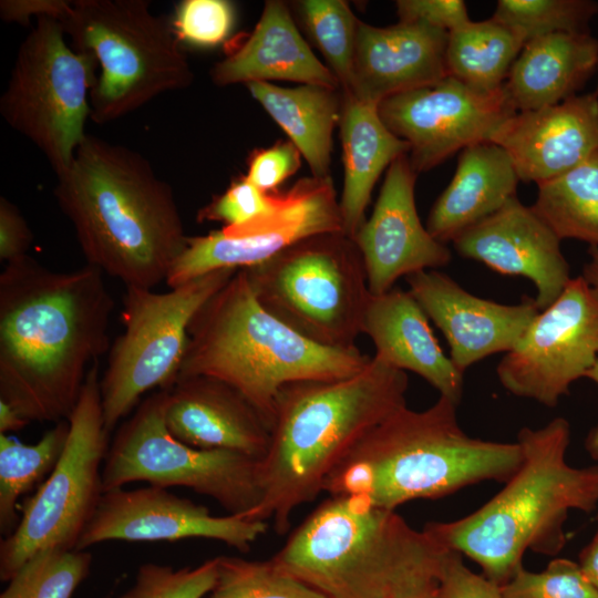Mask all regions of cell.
I'll use <instances>...</instances> for the list:
<instances>
[{
    "label": "cell",
    "mask_w": 598,
    "mask_h": 598,
    "mask_svg": "<svg viewBox=\"0 0 598 598\" xmlns=\"http://www.w3.org/2000/svg\"><path fill=\"white\" fill-rule=\"evenodd\" d=\"M89 264L52 270L25 255L0 275V399L29 422L68 421L109 349L114 300Z\"/></svg>",
    "instance_id": "cell-1"
},
{
    "label": "cell",
    "mask_w": 598,
    "mask_h": 598,
    "mask_svg": "<svg viewBox=\"0 0 598 598\" xmlns=\"http://www.w3.org/2000/svg\"><path fill=\"white\" fill-rule=\"evenodd\" d=\"M56 179V203L89 265L125 287L166 281L188 236L172 187L144 156L86 134Z\"/></svg>",
    "instance_id": "cell-2"
},
{
    "label": "cell",
    "mask_w": 598,
    "mask_h": 598,
    "mask_svg": "<svg viewBox=\"0 0 598 598\" xmlns=\"http://www.w3.org/2000/svg\"><path fill=\"white\" fill-rule=\"evenodd\" d=\"M409 379L377 355L353 375L285 385L275 402L270 444L259 461L262 497L249 518L288 532L340 461L374 426L406 406Z\"/></svg>",
    "instance_id": "cell-3"
},
{
    "label": "cell",
    "mask_w": 598,
    "mask_h": 598,
    "mask_svg": "<svg viewBox=\"0 0 598 598\" xmlns=\"http://www.w3.org/2000/svg\"><path fill=\"white\" fill-rule=\"evenodd\" d=\"M516 442L522 463L498 493L464 517L424 526L440 545L467 556L498 586L523 567L527 550L559 554L567 542L569 512L590 513L598 505V465L574 467L566 461V419L523 427Z\"/></svg>",
    "instance_id": "cell-4"
},
{
    "label": "cell",
    "mask_w": 598,
    "mask_h": 598,
    "mask_svg": "<svg viewBox=\"0 0 598 598\" xmlns=\"http://www.w3.org/2000/svg\"><path fill=\"white\" fill-rule=\"evenodd\" d=\"M457 406L440 395L426 410L394 412L340 461L323 492L395 511L484 481L505 483L522 463L519 444L467 435L457 422Z\"/></svg>",
    "instance_id": "cell-5"
},
{
    "label": "cell",
    "mask_w": 598,
    "mask_h": 598,
    "mask_svg": "<svg viewBox=\"0 0 598 598\" xmlns=\"http://www.w3.org/2000/svg\"><path fill=\"white\" fill-rule=\"evenodd\" d=\"M447 553L395 511L329 496L271 559L326 598H400L437 587Z\"/></svg>",
    "instance_id": "cell-6"
},
{
    "label": "cell",
    "mask_w": 598,
    "mask_h": 598,
    "mask_svg": "<svg viewBox=\"0 0 598 598\" xmlns=\"http://www.w3.org/2000/svg\"><path fill=\"white\" fill-rule=\"evenodd\" d=\"M187 333L177 378L204 375L229 384L269 430L285 385L347 378L371 359L357 347L320 346L275 318L257 301L244 269L203 305Z\"/></svg>",
    "instance_id": "cell-7"
},
{
    "label": "cell",
    "mask_w": 598,
    "mask_h": 598,
    "mask_svg": "<svg viewBox=\"0 0 598 598\" xmlns=\"http://www.w3.org/2000/svg\"><path fill=\"white\" fill-rule=\"evenodd\" d=\"M60 22L72 47L100 69L90 94L95 123L118 120L193 83L179 40L148 1L76 0Z\"/></svg>",
    "instance_id": "cell-8"
},
{
    "label": "cell",
    "mask_w": 598,
    "mask_h": 598,
    "mask_svg": "<svg viewBox=\"0 0 598 598\" xmlns=\"http://www.w3.org/2000/svg\"><path fill=\"white\" fill-rule=\"evenodd\" d=\"M244 270L257 301L286 326L323 347L355 348L370 292L352 238L317 234Z\"/></svg>",
    "instance_id": "cell-9"
},
{
    "label": "cell",
    "mask_w": 598,
    "mask_h": 598,
    "mask_svg": "<svg viewBox=\"0 0 598 598\" xmlns=\"http://www.w3.org/2000/svg\"><path fill=\"white\" fill-rule=\"evenodd\" d=\"M167 389L144 399L115 434L102 468L103 493L134 482L186 487L228 514L248 517L262 497L259 461L227 450L187 445L168 431Z\"/></svg>",
    "instance_id": "cell-10"
},
{
    "label": "cell",
    "mask_w": 598,
    "mask_h": 598,
    "mask_svg": "<svg viewBox=\"0 0 598 598\" xmlns=\"http://www.w3.org/2000/svg\"><path fill=\"white\" fill-rule=\"evenodd\" d=\"M65 35L60 21L39 18L0 99L3 120L43 153L56 176L70 167L86 136L96 79L93 58L70 47Z\"/></svg>",
    "instance_id": "cell-11"
},
{
    "label": "cell",
    "mask_w": 598,
    "mask_h": 598,
    "mask_svg": "<svg viewBox=\"0 0 598 598\" xmlns=\"http://www.w3.org/2000/svg\"><path fill=\"white\" fill-rule=\"evenodd\" d=\"M238 270H214L166 292L126 287L124 330L111 347L100 378L101 408L109 433L131 413L143 394L173 385L192 319Z\"/></svg>",
    "instance_id": "cell-12"
},
{
    "label": "cell",
    "mask_w": 598,
    "mask_h": 598,
    "mask_svg": "<svg viewBox=\"0 0 598 598\" xmlns=\"http://www.w3.org/2000/svg\"><path fill=\"white\" fill-rule=\"evenodd\" d=\"M63 453L19 511L14 530L0 543V578L8 581L34 554L76 549L103 494L102 468L109 450L100 394L99 361L90 368L70 416Z\"/></svg>",
    "instance_id": "cell-13"
},
{
    "label": "cell",
    "mask_w": 598,
    "mask_h": 598,
    "mask_svg": "<svg viewBox=\"0 0 598 598\" xmlns=\"http://www.w3.org/2000/svg\"><path fill=\"white\" fill-rule=\"evenodd\" d=\"M597 360L598 290L579 276L537 313L496 373L512 394L555 408Z\"/></svg>",
    "instance_id": "cell-14"
},
{
    "label": "cell",
    "mask_w": 598,
    "mask_h": 598,
    "mask_svg": "<svg viewBox=\"0 0 598 598\" xmlns=\"http://www.w3.org/2000/svg\"><path fill=\"white\" fill-rule=\"evenodd\" d=\"M332 231H342V219L331 177H305L280 193L276 206L259 217L188 236L165 282L175 288L214 270L251 268L297 241Z\"/></svg>",
    "instance_id": "cell-15"
},
{
    "label": "cell",
    "mask_w": 598,
    "mask_h": 598,
    "mask_svg": "<svg viewBox=\"0 0 598 598\" xmlns=\"http://www.w3.org/2000/svg\"><path fill=\"white\" fill-rule=\"evenodd\" d=\"M386 127L409 144L416 174L465 147L491 142L517 110L504 87L477 92L453 76L388 97L377 105Z\"/></svg>",
    "instance_id": "cell-16"
},
{
    "label": "cell",
    "mask_w": 598,
    "mask_h": 598,
    "mask_svg": "<svg viewBox=\"0 0 598 598\" xmlns=\"http://www.w3.org/2000/svg\"><path fill=\"white\" fill-rule=\"evenodd\" d=\"M268 522L239 515L215 516L209 509L167 488L148 485L104 492L85 526L78 550L111 540H219L240 553L266 533Z\"/></svg>",
    "instance_id": "cell-17"
},
{
    "label": "cell",
    "mask_w": 598,
    "mask_h": 598,
    "mask_svg": "<svg viewBox=\"0 0 598 598\" xmlns=\"http://www.w3.org/2000/svg\"><path fill=\"white\" fill-rule=\"evenodd\" d=\"M416 176L408 154L396 158L386 169L370 218L353 238L371 295H382L394 288L399 278L444 267L452 259L446 244L435 239L420 220Z\"/></svg>",
    "instance_id": "cell-18"
},
{
    "label": "cell",
    "mask_w": 598,
    "mask_h": 598,
    "mask_svg": "<svg viewBox=\"0 0 598 598\" xmlns=\"http://www.w3.org/2000/svg\"><path fill=\"white\" fill-rule=\"evenodd\" d=\"M405 279L410 293L444 334L450 359L463 373L491 354L511 351L540 311L535 298L499 303L472 295L433 269Z\"/></svg>",
    "instance_id": "cell-19"
},
{
    "label": "cell",
    "mask_w": 598,
    "mask_h": 598,
    "mask_svg": "<svg viewBox=\"0 0 598 598\" xmlns=\"http://www.w3.org/2000/svg\"><path fill=\"white\" fill-rule=\"evenodd\" d=\"M560 239L533 207L515 196L452 243L458 255L502 275L523 276L536 287L539 310L550 306L570 278Z\"/></svg>",
    "instance_id": "cell-20"
},
{
    "label": "cell",
    "mask_w": 598,
    "mask_h": 598,
    "mask_svg": "<svg viewBox=\"0 0 598 598\" xmlns=\"http://www.w3.org/2000/svg\"><path fill=\"white\" fill-rule=\"evenodd\" d=\"M448 32L424 22L381 28L359 21L348 86L342 93L378 105L448 76Z\"/></svg>",
    "instance_id": "cell-21"
},
{
    "label": "cell",
    "mask_w": 598,
    "mask_h": 598,
    "mask_svg": "<svg viewBox=\"0 0 598 598\" xmlns=\"http://www.w3.org/2000/svg\"><path fill=\"white\" fill-rule=\"evenodd\" d=\"M491 142L509 155L519 181L539 185L556 178L598 151V92L517 112Z\"/></svg>",
    "instance_id": "cell-22"
},
{
    "label": "cell",
    "mask_w": 598,
    "mask_h": 598,
    "mask_svg": "<svg viewBox=\"0 0 598 598\" xmlns=\"http://www.w3.org/2000/svg\"><path fill=\"white\" fill-rule=\"evenodd\" d=\"M171 434L197 448L227 450L262 460L270 430L257 410L229 384L204 375L177 378L164 412Z\"/></svg>",
    "instance_id": "cell-23"
},
{
    "label": "cell",
    "mask_w": 598,
    "mask_h": 598,
    "mask_svg": "<svg viewBox=\"0 0 598 598\" xmlns=\"http://www.w3.org/2000/svg\"><path fill=\"white\" fill-rule=\"evenodd\" d=\"M361 333L372 340L374 355L395 369L419 374L440 395L460 404L463 372L443 352L429 317L409 290L392 288L382 295L370 293Z\"/></svg>",
    "instance_id": "cell-24"
},
{
    "label": "cell",
    "mask_w": 598,
    "mask_h": 598,
    "mask_svg": "<svg viewBox=\"0 0 598 598\" xmlns=\"http://www.w3.org/2000/svg\"><path fill=\"white\" fill-rule=\"evenodd\" d=\"M210 78L217 86L281 80L341 89L298 31L288 6L279 0L266 1L252 32L213 66Z\"/></svg>",
    "instance_id": "cell-25"
},
{
    "label": "cell",
    "mask_w": 598,
    "mask_h": 598,
    "mask_svg": "<svg viewBox=\"0 0 598 598\" xmlns=\"http://www.w3.org/2000/svg\"><path fill=\"white\" fill-rule=\"evenodd\" d=\"M518 182L509 155L498 144L465 147L452 181L430 210L426 229L443 244L453 241L515 197Z\"/></svg>",
    "instance_id": "cell-26"
},
{
    "label": "cell",
    "mask_w": 598,
    "mask_h": 598,
    "mask_svg": "<svg viewBox=\"0 0 598 598\" xmlns=\"http://www.w3.org/2000/svg\"><path fill=\"white\" fill-rule=\"evenodd\" d=\"M597 65L590 32L551 33L525 43L503 87L517 112L538 110L577 95Z\"/></svg>",
    "instance_id": "cell-27"
},
{
    "label": "cell",
    "mask_w": 598,
    "mask_h": 598,
    "mask_svg": "<svg viewBox=\"0 0 598 598\" xmlns=\"http://www.w3.org/2000/svg\"><path fill=\"white\" fill-rule=\"evenodd\" d=\"M343 94L339 120L343 152V189L339 200L342 231L354 238L365 221L373 187L385 168L409 154V144L381 120L377 105Z\"/></svg>",
    "instance_id": "cell-28"
},
{
    "label": "cell",
    "mask_w": 598,
    "mask_h": 598,
    "mask_svg": "<svg viewBox=\"0 0 598 598\" xmlns=\"http://www.w3.org/2000/svg\"><path fill=\"white\" fill-rule=\"evenodd\" d=\"M246 86L298 148L312 176L330 177L332 133L339 125L342 90L311 84L283 87L269 82Z\"/></svg>",
    "instance_id": "cell-29"
},
{
    "label": "cell",
    "mask_w": 598,
    "mask_h": 598,
    "mask_svg": "<svg viewBox=\"0 0 598 598\" xmlns=\"http://www.w3.org/2000/svg\"><path fill=\"white\" fill-rule=\"evenodd\" d=\"M525 43L517 30L493 18L471 21L448 32V75L477 92H495L503 87Z\"/></svg>",
    "instance_id": "cell-30"
},
{
    "label": "cell",
    "mask_w": 598,
    "mask_h": 598,
    "mask_svg": "<svg viewBox=\"0 0 598 598\" xmlns=\"http://www.w3.org/2000/svg\"><path fill=\"white\" fill-rule=\"evenodd\" d=\"M537 186L532 207L559 239H578L598 247V151Z\"/></svg>",
    "instance_id": "cell-31"
},
{
    "label": "cell",
    "mask_w": 598,
    "mask_h": 598,
    "mask_svg": "<svg viewBox=\"0 0 598 598\" xmlns=\"http://www.w3.org/2000/svg\"><path fill=\"white\" fill-rule=\"evenodd\" d=\"M69 431V421H60L34 444L0 434V532L6 537L20 520L19 498L53 471L65 447Z\"/></svg>",
    "instance_id": "cell-32"
},
{
    "label": "cell",
    "mask_w": 598,
    "mask_h": 598,
    "mask_svg": "<svg viewBox=\"0 0 598 598\" xmlns=\"http://www.w3.org/2000/svg\"><path fill=\"white\" fill-rule=\"evenodd\" d=\"M91 564L86 550L43 549L16 571L0 598H72Z\"/></svg>",
    "instance_id": "cell-33"
},
{
    "label": "cell",
    "mask_w": 598,
    "mask_h": 598,
    "mask_svg": "<svg viewBox=\"0 0 598 598\" xmlns=\"http://www.w3.org/2000/svg\"><path fill=\"white\" fill-rule=\"evenodd\" d=\"M205 598H326L272 559L218 556L214 588Z\"/></svg>",
    "instance_id": "cell-34"
},
{
    "label": "cell",
    "mask_w": 598,
    "mask_h": 598,
    "mask_svg": "<svg viewBox=\"0 0 598 598\" xmlns=\"http://www.w3.org/2000/svg\"><path fill=\"white\" fill-rule=\"evenodd\" d=\"M296 6L310 39L344 91L350 79L360 20L343 0H302Z\"/></svg>",
    "instance_id": "cell-35"
},
{
    "label": "cell",
    "mask_w": 598,
    "mask_h": 598,
    "mask_svg": "<svg viewBox=\"0 0 598 598\" xmlns=\"http://www.w3.org/2000/svg\"><path fill=\"white\" fill-rule=\"evenodd\" d=\"M597 13L598 2L591 0H499L492 18L527 42L551 33L589 32Z\"/></svg>",
    "instance_id": "cell-36"
},
{
    "label": "cell",
    "mask_w": 598,
    "mask_h": 598,
    "mask_svg": "<svg viewBox=\"0 0 598 598\" xmlns=\"http://www.w3.org/2000/svg\"><path fill=\"white\" fill-rule=\"evenodd\" d=\"M217 573L218 556L179 569L146 563L138 567L134 584L121 598H205L215 586Z\"/></svg>",
    "instance_id": "cell-37"
},
{
    "label": "cell",
    "mask_w": 598,
    "mask_h": 598,
    "mask_svg": "<svg viewBox=\"0 0 598 598\" xmlns=\"http://www.w3.org/2000/svg\"><path fill=\"white\" fill-rule=\"evenodd\" d=\"M499 589L503 598H598L579 564L567 558H554L538 573L522 567Z\"/></svg>",
    "instance_id": "cell-38"
},
{
    "label": "cell",
    "mask_w": 598,
    "mask_h": 598,
    "mask_svg": "<svg viewBox=\"0 0 598 598\" xmlns=\"http://www.w3.org/2000/svg\"><path fill=\"white\" fill-rule=\"evenodd\" d=\"M235 8L226 0L182 1L174 19V33L179 41L196 47H215L230 34Z\"/></svg>",
    "instance_id": "cell-39"
},
{
    "label": "cell",
    "mask_w": 598,
    "mask_h": 598,
    "mask_svg": "<svg viewBox=\"0 0 598 598\" xmlns=\"http://www.w3.org/2000/svg\"><path fill=\"white\" fill-rule=\"evenodd\" d=\"M280 193H266L243 177L198 213L199 220H214L224 227L244 225L272 209Z\"/></svg>",
    "instance_id": "cell-40"
},
{
    "label": "cell",
    "mask_w": 598,
    "mask_h": 598,
    "mask_svg": "<svg viewBox=\"0 0 598 598\" xmlns=\"http://www.w3.org/2000/svg\"><path fill=\"white\" fill-rule=\"evenodd\" d=\"M301 154L290 142H279L252 154L245 178L266 193H275L279 185L300 167Z\"/></svg>",
    "instance_id": "cell-41"
},
{
    "label": "cell",
    "mask_w": 598,
    "mask_h": 598,
    "mask_svg": "<svg viewBox=\"0 0 598 598\" xmlns=\"http://www.w3.org/2000/svg\"><path fill=\"white\" fill-rule=\"evenodd\" d=\"M439 589L443 598H503L497 584L470 569L453 550L444 559Z\"/></svg>",
    "instance_id": "cell-42"
},
{
    "label": "cell",
    "mask_w": 598,
    "mask_h": 598,
    "mask_svg": "<svg viewBox=\"0 0 598 598\" xmlns=\"http://www.w3.org/2000/svg\"><path fill=\"white\" fill-rule=\"evenodd\" d=\"M395 7L399 21H420L447 32L472 21L463 0H398Z\"/></svg>",
    "instance_id": "cell-43"
},
{
    "label": "cell",
    "mask_w": 598,
    "mask_h": 598,
    "mask_svg": "<svg viewBox=\"0 0 598 598\" xmlns=\"http://www.w3.org/2000/svg\"><path fill=\"white\" fill-rule=\"evenodd\" d=\"M32 231L18 207L0 198V258L6 264L28 255Z\"/></svg>",
    "instance_id": "cell-44"
},
{
    "label": "cell",
    "mask_w": 598,
    "mask_h": 598,
    "mask_svg": "<svg viewBox=\"0 0 598 598\" xmlns=\"http://www.w3.org/2000/svg\"><path fill=\"white\" fill-rule=\"evenodd\" d=\"M72 1L64 0H2L0 16L7 22L28 24L32 17L38 20L49 17L61 21L71 8Z\"/></svg>",
    "instance_id": "cell-45"
},
{
    "label": "cell",
    "mask_w": 598,
    "mask_h": 598,
    "mask_svg": "<svg viewBox=\"0 0 598 598\" xmlns=\"http://www.w3.org/2000/svg\"><path fill=\"white\" fill-rule=\"evenodd\" d=\"M578 564L582 574L598 590V528L592 539L581 549Z\"/></svg>",
    "instance_id": "cell-46"
},
{
    "label": "cell",
    "mask_w": 598,
    "mask_h": 598,
    "mask_svg": "<svg viewBox=\"0 0 598 598\" xmlns=\"http://www.w3.org/2000/svg\"><path fill=\"white\" fill-rule=\"evenodd\" d=\"M28 423L30 422L13 406L0 399V434L20 431Z\"/></svg>",
    "instance_id": "cell-47"
},
{
    "label": "cell",
    "mask_w": 598,
    "mask_h": 598,
    "mask_svg": "<svg viewBox=\"0 0 598 598\" xmlns=\"http://www.w3.org/2000/svg\"><path fill=\"white\" fill-rule=\"evenodd\" d=\"M585 378L590 379L598 385V360L596 361L594 367L588 370ZM585 448L594 460L598 461V426L594 427L588 433L585 440Z\"/></svg>",
    "instance_id": "cell-48"
},
{
    "label": "cell",
    "mask_w": 598,
    "mask_h": 598,
    "mask_svg": "<svg viewBox=\"0 0 598 598\" xmlns=\"http://www.w3.org/2000/svg\"><path fill=\"white\" fill-rule=\"evenodd\" d=\"M589 260L582 268V278L598 290V247L590 246L588 249Z\"/></svg>",
    "instance_id": "cell-49"
},
{
    "label": "cell",
    "mask_w": 598,
    "mask_h": 598,
    "mask_svg": "<svg viewBox=\"0 0 598 598\" xmlns=\"http://www.w3.org/2000/svg\"><path fill=\"white\" fill-rule=\"evenodd\" d=\"M400 598H443V597H442V595L440 592V589H439V586H437V587L425 589V590L414 592V594H411V595H408V596H403V597H400Z\"/></svg>",
    "instance_id": "cell-50"
},
{
    "label": "cell",
    "mask_w": 598,
    "mask_h": 598,
    "mask_svg": "<svg viewBox=\"0 0 598 598\" xmlns=\"http://www.w3.org/2000/svg\"><path fill=\"white\" fill-rule=\"evenodd\" d=\"M597 92H598V87H597Z\"/></svg>",
    "instance_id": "cell-51"
}]
</instances>
